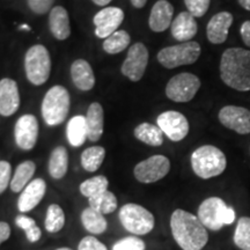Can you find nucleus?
I'll return each mask as SVG.
<instances>
[{
	"mask_svg": "<svg viewBox=\"0 0 250 250\" xmlns=\"http://www.w3.org/2000/svg\"><path fill=\"white\" fill-rule=\"evenodd\" d=\"M170 229L174 240L182 250H202L208 245V228L198 217L177 208L171 213Z\"/></svg>",
	"mask_w": 250,
	"mask_h": 250,
	"instance_id": "obj_1",
	"label": "nucleus"
},
{
	"mask_svg": "<svg viewBox=\"0 0 250 250\" xmlns=\"http://www.w3.org/2000/svg\"><path fill=\"white\" fill-rule=\"evenodd\" d=\"M219 70L225 85L239 92L250 90V50L226 49L221 56Z\"/></svg>",
	"mask_w": 250,
	"mask_h": 250,
	"instance_id": "obj_2",
	"label": "nucleus"
},
{
	"mask_svg": "<svg viewBox=\"0 0 250 250\" xmlns=\"http://www.w3.org/2000/svg\"><path fill=\"white\" fill-rule=\"evenodd\" d=\"M191 167L197 176L208 180L224 173L227 167V159L221 149L212 145H204L193 151Z\"/></svg>",
	"mask_w": 250,
	"mask_h": 250,
	"instance_id": "obj_3",
	"label": "nucleus"
},
{
	"mask_svg": "<svg viewBox=\"0 0 250 250\" xmlns=\"http://www.w3.org/2000/svg\"><path fill=\"white\" fill-rule=\"evenodd\" d=\"M197 217L208 229L217 232L235 221V212L219 197H210L201 203Z\"/></svg>",
	"mask_w": 250,
	"mask_h": 250,
	"instance_id": "obj_4",
	"label": "nucleus"
},
{
	"mask_svg": "<svg viewBox=\"0 0 250 250\" xmlns=\"http://www.w3.org/2000/svg\"><path fill=\"white\" fill-rule=\"evenodd\" d=\"M42 116L49 126H57L66 120L70 111V94L62 86H54L46 92L42 102Z\"/></svg>",
	"mask_w": 250,
	"mask_h": 250,
	"instance_id": "obj_5",
	"label": "nucleus"
},
{
	"mask_svg": "<svg viewBox=\"0 0 250 250\" xmlns=\"http://www.w3.org/2000/svg\"><path fill=\"white\" fill-rule=\"evenodd\" d=\"M24 70L33 85L41 86L48 81L51 72V58L44 45L36 44L28 49L24 57Z\"/></svg>",
	"mask_w": 250,
	"mask_h": 250,
	"instance_id": "obj_6",
	"label": "nucleus"
},
{
	"mask_svg": "<svg viewBox=\"0 0 250 250\" xmlns=\"http://www.w3.org/2000/svg\"><path fill=\"white\" fill-rule=\"evenodd\" d=\"M118 217L125 229L134 235H146L155 226L154 215L147 208L134 203L122 206Z\"/></svg>",
	"mask_w": 250,
	"mask_h": 250,
	"instance_id": "obj_7",
	"label": "nucleus"
},
{
	"mask_svg": "<svg viewBox=\"0 0 250 250\" xmlns=\"http://www.w3.org/2000/svg\"><path fill=\"white\" fill-rule=\"evenodd\" d=\"M202 52L198 42L180 43L177 45L167 46L158 52V62L166 68H175L183 65H191L197 62Z\"/></svg>",
	"mask_w": 250,
	"mask_h": 250,
	"instance_id": "obj_8",
	"label": "nucleus"
},
{
	"mask_svg": "<svg viewBox=\"0 0 250 250\" xmlns=\"http://www.w3.org/2000/svg\"><path fill=\"white\" fill-rule=\"evenodd\" d=\"M201 80L195 74L183 72L174 76L166 86V95L174 102H189L201 88Z\"/></svg>",
	"mask_w": 250,
	"mask_h": 250,
	"instance_id": "obj_9",
	"label": "nucleus"
},
{
	"mask_svg": "<svg viewBox=\"0 0 250 250\" xmlns=\"http://www.w3.org/2000/svg\"><path fill=\"white\" fill-rule=\"evenodd\" d=\"M170 170V161L165 155H153L139 162L134 167L133 174L140 183H154L167 176Z\"/></svg>",
	"mask_w": 250,
	"mask_h": 250,
	"instance_id": "obj_10",
	"label": "nucleus"
},
{
	"mask_svg": "<svg viewBox=\"0 0 250 250\" xmlns=\"http://www.w3.org/2000/svg\"><path fill=\"white\" fill-rule=\"evenodd\" d=\"M148 64V50L142 42L130 46L126 58L122 65V74L131 81H139L145 74Z\"/></svg>",
	"mask_w": 250,
	"mask_h": 250,
	"instance_id": "obj_11",
	"label": "nucleus"
},
{
	"mask_svg": "<svg viewBox=\"0 0 250 250\" xmlns=\"http://www.w3.org/2000/svg\"><path fill=\"white\" fill-rule=\"evenodd\" d=\"M156 124L171 142H181L189 133V122L179 111L168 110L156 118Z\"/></svg>",
	"mask_w": 250,
	"mask_h": 250,
	"instance_id": "obj_12",
	"label": "nucleus"
},
{
	"mask_svg": "<svg viewBox=\"0 0 250 250\" xmlns=\"http://www.w3.org/2000/svg\"><path fill=\"white\" fill-rule=\"evenodd\" d=\"M219 122L239 134L250 133V110L239 105H226L218 114Z\"/></svg>",
	"mask_w": 250,
	"mask_h": 250,
	"instance_id": "obj_13",
	"label": "nucleus"
},
{
	"mask_svg": "<svg viewBox=\"0 0 250 250\" xmlns=\"http://www.w3.org/2000/svg\"><path fill=\"white\" fill-rule=\"evenodd\" d=\"M14 137L17 145L23 151H30L35 147L39 138V122L34 115L21 116L15 123Z\"/></svg>",
	"mask_w": 250,
	"mask_h": 250,
	"instance_id": "obj_14",
	"label": "nucleus"
},
{
	"mask_svg": "<svg viewBox=\"0 0 250 250\" xmlns=\"http://www.w3.org/2000/svg\"><path fill=\"white\" fill-rule=\"evenodd\" d=\"M124 20L123 9L118 7H104L98 12L94 17V26H95V35L99 39H107L117 31Z\"/></svg>",
	"mask_w": 250,
	"mask_h": 250,
	"instance_id": "obj_15",
	"label": "nucleus"
},
{
	"mask_svg": "<svg viewBox=\"0 0 250 250\" xmlns=\"http://www.w3.org/2000/svg\"><path fill=\"white\" fill-rule=\"evenodd\" d=\"M20 105V94L17 81L9 78L0 80V115L8 117L18 111Z\"/></svg>",
	"mask_w": 250,
	"mask_h": 250,
	"instance_id": "obj_16",
	"label": "nucleus"
},
{
	"mask_svg": "<svg viewBox=\"0 0 250 250\" xmlns=\"http://www.w3.org/2000/svg\"><path fill=\"white\" fill-rule=\"evenodd\" d=\"M233 23L229 12H220L211 18L206 27V36L212 44H223L228 37V30Z\"/></svg>",
	"mask_w": 250,
	"mask_h": 250,
	"instance_id": "obj_17",
	"label": "nucleus"
},
{
	"mask_svg": "<svg viewBox=\"0 0 250 250\" xmlns=\"http://www.w3.org/2000/svg\"><path fill=\"white\" fill-rule=\"evenodd\" d=\"M46 191V184L43 179H35L28 184L18 199L20 212H29L40 204Z\"/></svg>",
	"mask_w": 250,
	"mask_h": 250,
	"instance_id": "obj_18",
	"label": "nucleus"
},
{
	"mask_svg": "<svg viewBox=\"0 0 250 250\" xmlns=\"http://www.w3.org/2000/svg\"><path fill=\"white\" fill-rule=\"evenodd\" d=\"M174 7L168 0H158L151 9L148 26L154 33H162L171 26Z\"/></svg>",
	"mask_w": 250,
	"mask_h": 250,
	"instance_id": "obj_19",
	"label": "nucleus"
},
{
	"mask_svg": "<svg viewBox=\"0 0 250 250\" xmlns=\"http://www.w3.org/2000/svg\"><path fill=\"white\" fill-rule=\"evenodd\" d=\"M197 30L198 27L195 17H192L189 12H181L170 26L171 35L175 40L182 43L190 42L196 36Z\"/></svg>",
	"mask_w": 250,
	"mask_h": 250,
	"instance_id": "obj_20",
	"label": "nucleus"
},
{
	"mask_svg": "<svg viewBox=\"0 0 250 250\" xmlns=\"http://www.w3.org/2000/svg\"><path fill=\"white\" fill-rule=\"evenodd\" d=\"M71 77L78 89L90 90L95 85V76L90 64L85 59H77L71 66Z\"/></svg>",
	"mask_w": 250,
	"mask_h": 250,
	"instance_id": "obj_21",
	"label": "nucleus"
},
{
	"mask_svg": "<svg viewBox=\"0 0 250 250\" xmlns=\"http://www.w3.org/2000/svg\"><path fill=\"white\" fill-rule=\"evenodd\" d=\"M49 29L51 31L52 36L59 41L66 40L71 35L70 18L64 7L56 6L50 11Z\"/></svg>",
	"mask_w": 250,
	"mask_h": 250,
	"instance_id": "obj_22",
	"label": "nucleus"
},
{
	"mask_svg": "<svg viewBox=\"0 0 250 250\" xmlns=\"http://www.w3.org/2000/svg\"><path fill=\"white\" fill-rule=\"evenodd\" d=\"M87 130H88V139L90 142H99L103 134L104 126V112L102 105L99 102H93L89 105L86 114Z\"/></svg>",
	"mask_w": 250,
	"mask_h": 250,
	"instance_id": "obj_23",
	"label": "nucleus"
},
{
	"mask_svg": "<svg viewBox=\"0 0 250 250\" xmlns=\"http://www.w3.org/2000/svg\"><path fill=\"white\" fill-rule=\"evenodd\" d=\"M66 137L68 143L73 147H79V146L83 145V143L88 138V130H87L85 116L77 115L68 121L66 126Z\"/></svg>",
	"mask_w": 250,
	"mask_h": 250,
	"instance_id": "obj_24",
	"label": "nucleus"
},
{
	"mask_svg": "<svg viewBox=\"0 0 250 250\" xmlns=\"http://www.w3.org/2000/svg\"><path fill=\"white\" fill-rule=\"evenodd\" d=\"M48 168L50 176L55 180H61L66 175L68 168V153L64 146H57L51 152Z\"/></svg>",
	"mask_w": 250,
	"mask_h": 250,
	"instance_id": "obj_25",
	"label": "nucleus"
},
{
	"mask_svg": "<svg viewBox=\"0 0 250 250\" xmlns=\"http://www.w3.org/2000/svg\"><path fill=\"white\" fill-rule=\"evenodd\" d=\"M36 170V165L34 161L27 160L21 162L18 166L15 173L11 180V189L13 192H21L30 183L31 177L34 176Z\"/></svg>",
	"mask_w": 250,
	"mask_h": 250,
	"instance_id": "obj_26",
	"label": "nucleus"
},
{
	"mask_svg": "<svg viewBox=\"0 0 250 250\" xmlns=\"http://www.w3.org/2000/svg\"><path fill=\"white\" fill-rule=\"evenodd\" d=\"M134 137L146 145L161 146L164 144V132L158 125L151 123H142L134 129Z\"/></svg>",
	"mask_w": 250,
	"mask_h": 250,
	"instance_id": "obj_27",
	"label": "nucleus"
},
{
	"mask_svg": "<svg viewBox=\"0 0 250 250\" xmlns=\"http://www.w3.org/2000/svg\"><path fill=\"white\" fill-rule=\"evenodd\" d=\"M81 223H83V226L87 232L92 233L94 235L104 233L108 227L104 214L100 213L89 206L81 213Z\"/></svg>",
	"mask_w": 250,
	"mask_h": 250,
	"instance_id": "obj_28",
	"label": "nucleus"
},
{
	"mask_svg": "<svg viewBox=\"0 0 250 250\" xmlns=\"http://www.w3.org/2000/svg\"><path fill=\"white\" fill-rule=\"evenodd\" d=\"M105 158V149L102 146H92L81 154V166L86 171L94 173L101 167Z\"/></svg>",
	"mask_w": 250,
	"mask_h": 250,
	"instance_id": "obj_29",
	"label": "nucleus"
},
{
	"mask_svg": "<svg viewBox=\"0 0 250 250\" xmlns=\"http://www.w3.org/2000/svg\"><path fill=\"white\" fill-rule=\"evenodd\" d=\"M131 37L125 30H117L103 42V50L109 55H116L124 51L130 45Z\"/></svg>",
	"mask_w": 250,
	"mask_h": 250,
	"instance_id": "obj_30",
	"label": "nucleus"
},
{
	"mask_svg": "<svg viewBox=\"0 0 250 250\" xmlns=\"http://www.w3.org/2000/svg\"><path fill=\"white\" fill-rule=\"evenodd\" d=\"M89 208H94L95 211L100 212L102 214H110L117 208L118 202L116 196L111 191H104L101 195L93 197V198L88 199Z\"/></svg>",
	"mask_w": 250,
	"mask_h": 250,
	"instance_id": "obj_31",
	"label": "nucleus"
},
{
	"mask_svg": "<svg viewBox=\"0 0 250 250\" xmlns=\"http://www.w3.org/2000/svg\"><path fill=\"white\" fill-rule=\"evenodd\" d=\"M109 187V181L103 175H99V176H94L92 179H88L83 181L80 184L79 190L81 195L87 197V198H93L101 195L104 191H107Z\"/></svg>",
	"mask_w": 250,
	"mask_h": 250,
	"instance_id": "obj_32",
	"label": "nucleus"
},
{
	"mask_svg": "<svg viewBox=\"0 0 250 250\" xmlns=\"http://www.w3.org/2000/svg\"><path fill=\"white\" fill-rule=\"evenodd\" d=\"M65 226V213L58 204L49 205L46 210L44 227L49 233H58Z\"/></svg>",
	"mask_w": 250,
	"mask_h": 250,
	"instance_id": "obj_33",
	"label": "nucleus"
},
{
	"mask_svg": "<svg viewBox=\"0 0 250 250\" xmlns=\"http://www.w3.org/2000/svg\"><path fill=\"white\" fill-rule=\"evenodd\" d=\"M234 243L241 250H250V218L242 217L237 221Z\"/></svg>",
	"mask_w": 250,
	"mask_h": 250,
	"instance_id": "obj_34",
	"label": "nucleus"
},
{
	"mask_svg": "<svg viewBox=\"0 0 250 250\" xmlns=\"http://www.w3.org/2000/svg\"><path fill=\"white\" fill-rule=\"evenodd\" d=\"M15 224L19 228L24 230L26 233L27 240L31 243L37 242L41 239L42 232H41V228L36 225V221L33 218L28 217L24 214H19L15 218Z\"/></svg>",
	"mask_w": 250,
	"mask_h": 250,
	"instance_id": "obj_35",
	"label": "nucleus"
},
{
	"mask_svg": "<svg viewBox=\"0 0 250 250\" xmlns=\"http://www.w3.org/2000/svg\"><path fill=\"white\" fill-rule=\"evenodd\" d=\"M145 242L136 235L123 237L112 246V250H145Z\"/></svg>",
	"mask_w": 250,
	"mask_h": 250,
	"instance_id": "obj_36",
	"label": "nucleus"
},
{
	"mask_svg": "<svg viewBox=\"0 0 250 250\" xmlns=\"http://www.w3.org/2000/svg\"><path fill=\"white\" fill-rule=\"evenodd\" d=\"M188 12L195 18H202L210 7L211 0H184Z\"/></svg>",
	"mask_w": 250,
	"mask_h": 250,
	"instance_id": "obj_37",
	"label": "nucleus"
},
{
	"mask_svg": "<svg viewBox=\"0 0 250 250\" xmlns=\"http://www.w3.org/2000/svg\"><path fill=\"white\" fill-rule=\"evenodd\" d=\"M12 180V166L7 161H0V195L7 189Z\"/></svg>",
	"mask_w": 250,
	"mask_h": 250,
	"instance_id": "obj_38",
	"label": "nucleus"
},
{
	"mask_svg": "<svg viewBox=\"0 0 250 250\" xmlns=\"http://www.w3.org/2000/svg\"><path fill=\"white\" fill-rule=\"evenodd\" d=\"M28 6L34 13L45 14L51 11L52 5L55 4V0H27Z\"/></svg>",
	"mask_w": 250,
	"mask_h": 250,
	"instance_id": "obj_39",
	"label": "nucleus"
},
{
	"mask_svg": "<svg viewBox=\"0 0 250 250\" xmlns=\"http://www.w3.org/2000/svg\"><path fill=\"white\" fill-rule=\"evenodd\" d=\"M78 250H108V248L96 237L85 236L79 242Z\"/></svg>",
	"mask_w": 250,
	"mask_h": 250,
	"instance_id": "obj_40",
	"label": "nucleus"
},
{
	"mask_svg": "<svg viewBox=\"0 0 250 250\" xmlns=\"http://www.w3.org/2000/svg\"><path fill=\"white\" fill-rule=\"evenodd\" d=\"M240 35H241L243 43L250 48V20L245 21L242 23L241 28H240Z\"/></svg>",
	"mask_w": 250,
	"mask_h": 250,
	"instance_id": "obj_41",
	"label": "nucleus"
},
{
	"mask_svg": "<svg viewBox=\"0 0 250 250\" xmlns=\"http://www.w3.org/2000/svg\"><path fill=\"white\" fill-rule=\"evenodd\" d=\"M11 236V227L7 223H4V221H0V245L2 242L7 241Z\"/></svg>",
	"mask_w": 250,
	"mask_h": 250,
	"instance_id": "obj_42",
	"label": "nucleus"
},
{
	"mask_svg": "<svg viewBox=\"0 0 250 250\" xmlns=\"http://www.w3.org/2000/svg\"><path fill=\"white\" fill-rule=\"evenodd\" d=\"M131 4H132L133 7L136 8H143L144 6L146 5L147 0H130Z\"/></svg>",
	"mask_w": 250,
	"mask_h": 250,
	"instance_id": "obj_43",
	"label": "nucleus"
},
{
	"mask_svg": "<svg viewBox=\"0 0 250 250\" xmlns=\"http://www.w3.org/2000/svg\"><path fill=\"white\" fill-rule=\"evenodd\" d=\"M237 2H239L241 7L250 12V0H237Z\"/></svg>",
	"mask_w": 250,
	"mask_h": 250,
	"instance_id": "obj_44",
	"label": "nucleus"
},
{
	"mask_svg": "<svg viewBox=\"0 0 250 250\" xmlns=\"http://www.w3.org/2000/svg\"><path fill=\"white\" fill-rule=\"evenodd\" d=\"M92 1L98 6H107L108 4H110L111 0H92Z\"/></svg>",
	"mask_w": 250,
	"mask_h": 250,
	"instance_id": "obj_45",
	"label": "nucleus"
},
{
	"mask_svg": "<svg viewBox=\"0 0 250 250\" xmlns=\"http://www.w3.org/2000/svg\"><path fill=\"white\" fill-rule=\"evenodd\" d=\"M56 250H72V249L66 248V247H62V248H58V249H56Z\"/></svg>",
	"mask_w": 250,
	"mask_h": 250,
	"instance_id": "obj_46",
	"label": "nucleus"
}]
</instances>
